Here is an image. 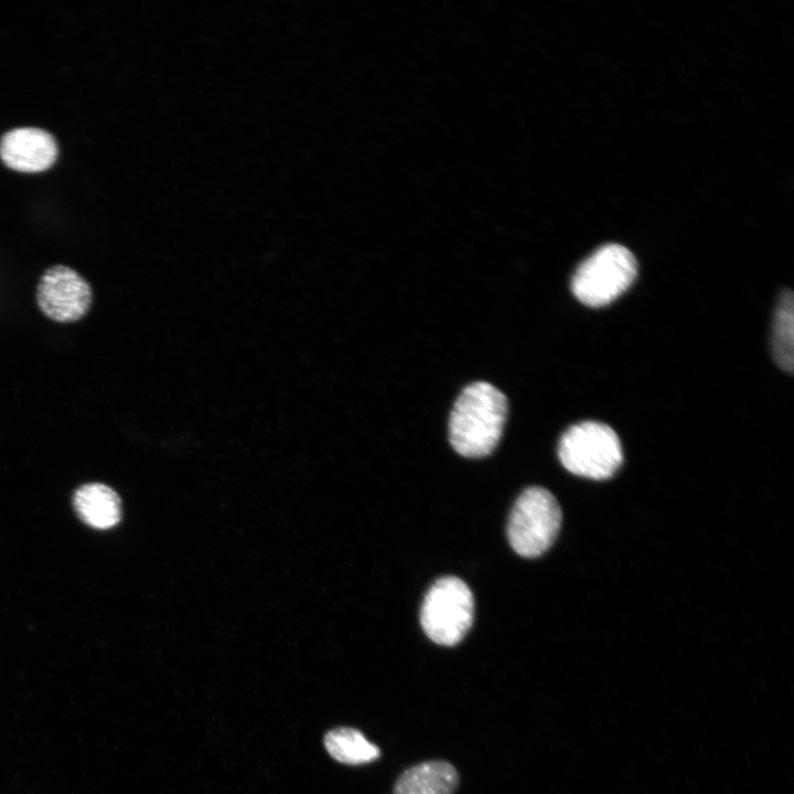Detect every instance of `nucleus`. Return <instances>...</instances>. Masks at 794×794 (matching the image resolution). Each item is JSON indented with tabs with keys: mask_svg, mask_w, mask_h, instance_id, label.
Masks as SVG:
<instances>
[{
	"mask_svg": "<svg viewBox=\"0 0 794 794\" xmlns=\"http://www.w3.org/2000/svg\"><path fill=\"white\" fill-rule=\"evenodd\" d=\"M637 262L634 255L619 244L598 248L576 269L571 290L583 304L603 307L620 297L634 281Z\"/></svg>",
	"mask_w": 794,
	"mask_h": 794,
	"instance_id": "7ed1b4c3",
	"label": "nucleus"
},
{
	"mask_svg": "<svg viewBox=\"0 0 794 794\" xmlns=\"http://www.w3.org/2000/svg\"><path fill=\"white\" fill-rule=\"evenodd\" d=\"M324 745L334 760L350 765L369 763L380 755L379 748L354 728L340 727L329 731Z\"/></svg>",
	"mask_w": 794,
	"mask_h": 794,
	"instance_id": "9d476101",
	"label": "nucleus"
},
{
	"mask_svg": "<svg viewBox=\"0 0 794 794\" xmlns=\"http://www.w3.org/2000/svg\"><path fill=\"white\" fill-rule=\"evenodd\" d=\"M558 457L569 472L592 480L611 478L623 461L618 434L599 421L569 427L559 440Z\"/></svg>",
	"mask_w": 794,
	"mask_h": 794,
	"instance_id": "f03ea898",
	"label": "nucleus"
},
{
	"mask_svg": "<svg viewBox=\"0 0 794 794\" xmlns=\"http://www.w3.org/2000/svg\"><path fill=\"white\" fill-rule=\"evenodd\" d=\"M458 783L459 775L452 764L441 760L427 761L404 771L393 794H453Z\"/></svg>",
	"mask_w": 794,
	"mask_h": 794,
	"instance_id": "1a4fd4ad",
	"label": "nucleus"
},
{
	"mask_svg": "<svg viewBox=\"0 0 794 794\" xmlns=\"http://www.w3.org/2000/svg\"><path fill=\"white\" fill-rule=\"evenodd\" d=\"M561 525V509L546 489L532 486L516 500L507 524L512 548L527 558L543 555L554 543Z\"/></svg>",
	"mask_w": 794,
	"mask_h": 794,
	"instance_id": "20e7f679",
	"label": "nucleus"
},
{
	"mask_svg": "<svg viewBox=\"0 0 794 794\" xmlns=\"http://www.w3.org/2000/svg\"><path fill=\"white\" fill-rule=\"evenodd\" d=\"M73 507L78 518L96 529H108L121 519V500L108 485L86 483L73 493Z\"/></svg>",
	"mask_w": 794,
	"mask_h": 794,
	"instance_id": "6e6552de",
	"label": "nucleus"
},
{
	"mask_svg": "<svg viewBox=\"0 0 794 794\" xmlns=\"http://www.w3.org/2000/svg\"><path fill=\"white\" fill-rule=\"evenodd\" d=\"M3 163L19 172H42L56 160L57 144L54 137L40 128H15L6 132L0 141Z\"/></svg>",
	"mask_w": 794,
	"mask_h": 794,
	"instance_id": "0eeeda50",
	"label": "nucleus"
},
{
	"mask_svg": "<svg viewBox=\"0 0 794 794\" xmlns=\"http://www.w3.org/2000/svg\"><path fill=\"white\" fill-rule=\"evenodd\" d=\"M507 415L502 391L485 382L466 386L457 398L449 420L453 449L468 458L490 454L498 443Z\"/></svg>",
	"mask_w": 794,
	"mask_h": 794,
	"instance_id": "f257e3e1",
	"label": "nucleus"
},
{
	"mask_svg": "<svg viewBox=\"0 0 794 794\" xmlns=\"http://www.w3.org/2000/svg\"><path fill=\"white\" fill-rule=\"evenodd\" d=\"M93 302L88 281L73 268L54 265L41 276L36 287V303L42 313L58 323L83 319Z\"/></svg>",
	"mask_w": 794,
	"mask_h": 794,
	"instance_id": "423d86ee",
	"label": "nucleus"
},
{
	"mask_svg": "<svg viewBox=\"0 0 794 794\" xmlns=\"http://www.w3.org/2000/svg\"><path fill=\"white\" fill-rule=\"evenodd\" d=\"M794 300L791 289L782 291L774 311L771 346L777 366L784 372H793L794 344Z\"/></svg>",
	"mask_w": 794,
	"mask_h": 794,
	"instance_id": "9b49d317",
	"label": "nucleus"
},
{
	"mask_svg": "<svg viewBox=\"0 0 794 794\" xmlns=\"http://www.w3.org/2000/svg\"><path fill=\"white\" fill-rule=\"evenodd\" d=\"M474 618V598L466 583L457 577L438 579L428 590L420 611L426 635L439 645L458 644Z\"/></svg>",
	"mask_w": 794,
	"mask_h": 794,
	"instance_id": "39448f33",
	"label": "nucleus"
}]
</instances>
